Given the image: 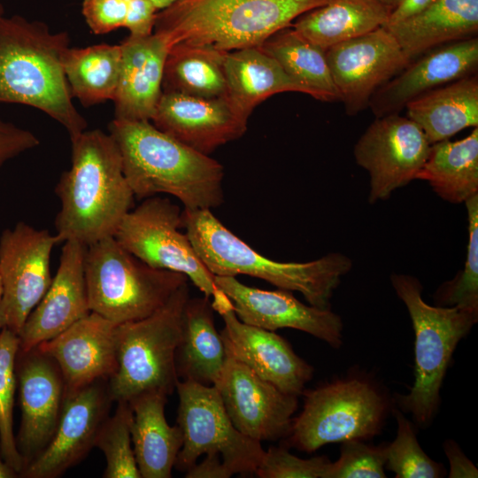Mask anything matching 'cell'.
I'll return each instance as SVG.
<instances>
[{
    "label": "cell",
    "mask_w": 478,
    "mask_h": 478,
    "mask_svg": "<svg viewBox=\"0 0 478 478\" xmlns=\"http://www.w3.org/2000/svg\"><path fill=\"white\" fill-rule=\"evenodd\" d=\"M469 242L464 269L451 281L443 283L435 294L439 306H459L478 311V194L465 202Z\"/></svg>",
    "instance_id": "74e56055"
},
{
    "label": "cell",
    "mask_w": 478,
    "mask_h": 478,
    "mask_svg": "<svg viewBox=\"0 0 478 478\" xmlns=\"http://www.w3.org/2000/svg\"><path fill=\"white\" fill-rule=\"evenodd\" d=\"M417 179L428 181L441 198L451 204L465 203L478 194V127L461 140L431 144Z\"/></svg>",
    "instance_id": "4dcf8cb0"
},
{
    "label": "cell",
    "mask_w": 478,
    "mask_h": 478,
    "mask_svg": "<svg viewBox=\"0 0 478 478\" xmlns=\"http://www.w3.org/2000/svg\"><path fill=\"white\" fill-rule=\"evenodd\" d=\"M84 267L90 312L116 325L150 315L188 282L182 274L150 266L114 236L87 246Z\"/></svg>",
    "instance_id": "9c48e42d"
},
{
    "label": "cell",
    "mask_w": 478,
    "mask_h": 478,
    "mask_svg": "<svg viewBox=\"0 0 478 478\" xmlns=\"http://www.w3.org/2000/svg\"><path fill=\"white\" fill-rule=\"evenodd\" d=\"M19 474L5 461L0 443V478H15Z\"/></svg>",
    "instance_id": "7dc6e473"
},
{
    "label": "cell",
    "mask_w": 478,
    "mask_h": 478,
    "mask_svg": "<svg viewBox=\"0 0 478 478\" xmlns=\"http://www.w3.org/2000/svg\"><path fill=\"white\" fill-rule=\"evenodd\" d=\"M58 366L65 395L98 381L118 367L117 325L90 312L55 337L36 346Z\"/></svg>",
    "instance_id": "d6986e66"
},
{
    "label": "cell",
    "mask_w": 478,
    "mask_h": 478,
    "mask_svg": "<svg viewBox=\"0 0 478 478\" xmlns=\"http://www.w3.org/2000/svg\"><path fill=\"white\" fill-rule=\"evenodd\" d=\"M304 406L293 418L285 447L312 453L330 443L379 435L391 409L382 387L366 374L353 373L303 391Z\"/></svg>",
    "instance_id": "52a82bcc"
},
{
    "label": "cell",
    "mask_w": 478,
    "mask_h": 478,
    "mask_svg": "<svg viewBox=\"0 0 478 478\" xmlns=\"http://www.w3.org/2000/svg\"><path fill=\"white\" fill-rule=\"evenodd\" d=\"M39 143L33 132L0 118V170L8 161L35 149Z\"/></svg>",
    "instance_id": "b9f144b4"
},
{
    "label": "cell",
    "mask_w": 478,
    "mask_h": 478,
    "mask_svg": "<svg viewBox=\"0 0 478 478\" xmlns=\"http://www.w3.org/2000/svg\"><path fill=\"white\" fill-rule=\"evenodd\" d=\"M330 460L327 456L301 459L285 446L265 451L255 472L261 478H327Z\"/></svg>",
    "instance_id": "ab89813d"
},
{
    "label": "cell",
    "mask_w": 478,
    "mask_h": 478,
    "mask_svg": "<svg viewBox=\"0 0 478 478\" xmlns=\"http://www.w3.org/2000/svg\"><path fill=\"white\" fill-rule=\"evenodd\" d=\"M209 297L188 299L182 333L175 353L179 380L217 386L226 366L227 353L220 333L215 328Z\"/></svg>",
    "instance_id": "d4e9b609"
},
{
    "label": "cell",
    "mask_w": 478,
    "mask_h": 478,
    "mask_svg": "<svg viewBox=\"0 0 478 478\" xmlns=\"http://www.w3.org/2000/svg\"><path fill=\"white\" fill-rule=\"evenodd\" d=\"M182 211L166 197L145 198L130 210L116 231L115 239L151 267L184 274L203 294L212 297L214 312L233 310L215 276L197 254L188 235L181 232Z\"/></svg>",
    "instance_id": "30bf717a"
},
{
    "label": "cell",
    "mask_w": 478,
    "mask_h": 478,
    "mask_svg": "<svg viewBox=\"0 0 478 478\" xmlns=\"http://www.w3.org/2000/svg\"><path fill=\"white\" fill-rule=\"evenodd\" d=\"M81 12L94 34H107L124 27L127 0H83Z\"/></svg>",
    "instance_id": "60d3db41"
},
{
    "label": "cell",
    "mask_w": 478,
    "mask_h": 478,
    "mask_svg": "<svg viewBox=\"0 0 478 478\" xmlns=\"http://www.w3.org/2000/svg\"><path fill=\"white\" fill-rule=\"evenodd\" d=\"M436 0H401L389 12L387 26H392L417 15L429 7Z\"/></svg>",
    "instance_id": "bcb514c9"
},
{
    "label": "cell",
    "mask_w": 478,
    "mask_h": 478,
    "mask_svg": "<svg viewBox=\"0 0 478 478\" xmlns=\"http://www.w3.org/2000/svg\"><path fill=\"white\" fill-rule=\"evenodd\" d=\"M55 235L19 221L0 235L2 301L0 323L19 335L28 315L49 289Z\"/></svg>",
    "instance_id": "7c38bea8"
},
{
    "label": "cell",
    "mask_w": 478,
    "mask_h": 478,
    "mask_svg": "<svg viewBox=\"0 0 478 478\" xmlns=\"http://www.w3.org/2000/svg\"><path fill=\"white\" fill-rule=\"evenodd\" d=\"M108 381L65 395L55 433L46 448L22 470L27 478H56L80 463L95 447L111 403Z\"/></svg>",
    "instance_id": "e0dca14e"
},
{
    "label": "cell",
    "mask_w": 478,
    "mask_h": 478,
    "mask_svg": "<svg viewBox=\"0 0 478 478\" xmlns=\"http://www.w3.org/2000/svg\"><path fill=\"white\" fill-rule=\"evenodd\" d=\"M226 97L249 119L257 105L282 92L310 93L291 78L260 46L228 51L224 58Z\"/></svg>",
    "instance_id": "83f0119b"
},
{
    "label": "cell",
    "mask_w": 478,
    "mask_h": 478,
    "mask_svg": "<svg viewBox=\"0 0 478 478\" xmlns=\"http://www.w3.org/2000/svg\"><path fill=\"white\" fill-rule=\"evenodd\" d=\"M19 351V335L3 328L0 334V443L5 461L19 476L24 468V461L18 451L13 431Z\"/></svg>",
    "instance_id": "d590c367"
},
{
    "label": "cell",
    "mask_w": 478,
    "mask_h": 478,
    "mask_svg": "<svg viewBox=\"0 0 478 478\" xmlns=\"http://www.w3.org/2000/svg\"><path fill=\"white\" fill-rule=\"evenodd\" d=\"M390 281L408 310L415 337L414 382L408 394L396 395L395 401L418 427L426 428L438 412L441 387L455 349L477 322L478 311L429 305L412 275L393 274Z\"/></svg>",
    "instance_id": "8992f818"
},
{
    "label": "cell",
    "mask_w": 478,
    "mask_h": 478,
    "mask_svg": "<svg viewBox=\"0 0 478 478\" xmlns=\"http://www.w3.org/2000/svg\"><path fill=\"white\" fill-rule=\"evenodd\" d=\"M226 53L204 46L171 47L165 63L162 91L204 98L226 96Z\"/></svg>",
    "instance_id": "d6a6232c"
},
{
    "label": "cell",
    "mask_w": 478,
    "mask_h": 478,
    "mask_svg": "<svg viewBox=\"0 0 478 478\" xmlns=\"http://www.w3.org/2000/svg\"><path fill=\"white\" fill-rule=\"evenodd\" d=\"M109 134L120 150L135 197H177L184 210H212L224 200L223 166L157 128L150 120H116Z\"/></svg>",
    "instance_id": "7a4b0ae2"
},
{
    "label": "cell",
    "mask_w": 478,
    "mask_h": 478,
    "mask_svg": "<svg viewBox=\"0 0 478 478\" xmlns=\"http://www.w3.org/2000/svg\"><path fill=\"white\" fill-rule=\"evenodd\" d=\"M389 16L377 0H328L299 16L292 27L327 50L385 27Z\"/></svg>",
    "instance_id": "f546056e"
},
{
    "label": "cell",
    "mask_w": 478,
    "mask_h": 478,
    "mask_svg": "<svg viewBox=\"0 0 478 478\" xmlns=\"http://www.w3.org/2000/svg\"><path fill=\"white\" fill-rule=\"evenodd\" d=\"M215 283L230 299L236 317L246 324L271 331L294 328L326 342L332 348L342 346L343 321L330 308L305 305L289 290L250 287L234 276H215Z\"/></svg>",
    "instance_id": "2e32d148"
},
{
    "label": "cell",
    "mask_w": 478,
    "mask_h": 478,
    "mask_svg": "<svg viewBox=\"0 0 478 478\" xmlns=\"http://www.w3.org/2000/svg\"><path fill=\"white\" fill-rule=\"evenodd\" d=\"M211 211L183 210L182 227L199 258L214 276L256 277L277 289L301 293L311 305L330 308L334 291L351 269V258L337 252L304 263L267 258L226 227Z\"/></svg>",
    "instance_id": "277c9868"
},
{
    "label": "cell",
    "mask_w": 478,
    "mask_h": 478,
    "mask_svg": "<svg viewBox=\"0 0 478 478\" xmlns=\"http://www.w3.org/2000/svg\"><path fill=\"white\" fill-rule=\"evenodd\" d=\"M71 143V166L55 188L60 201L55 235L58 243L77 241L88 246L114 236L135 196L110 134L86 129Z\"/></svg>",
    "instance_id": "6da1fadb"
},
{
    "label": "cell",
    "mask_w": 478,
    "mask_h": 478,
    "mask_svg": "<svg viewBox=\"0 0 478 478\" xmlns=\"http://www.w3.org/2000/svg\"><path fill=\"white\" fill-rule=\"evenodd\" d=\"M133 410L127 401L117 402L111 417L102 423L95 441L104 455V478H141L132 443Z\"/></svg>",
    "instance_id": "e575fe53"
},
{
    "label": "cell",
    "mask_w": 478,
    "mask_h": 478,
    "mask_svg": "<svg viewBox=\"0 0 478 478\" xmlns=\"http://www.w3.org/2000/svg\"><path fill=\"white\" fill-rule=\"evenodd\" d=\"M121 47V69L113 100L116 120H150L162 94L166 40L153 33L127 37Z\"/></svg>",
    "instance_id": "cb8c5ba5"
},
{
    "label": "cell",
    "mask_w": 478,
    "mask_h": 478,
    "mask_svg": "<svg viewBox=\"0 0 478 478\" xmlns=\"http://www.w3.org/2000/svg\"><path fill=\"white\" fill-rule=\"evenodd\" d=\"M166 395L142 394L129 404L133 410L132 443L141 478H169L183 436L180 427L170 426L165 416Z\"/></svg>",
    "instance_id": "484cf974"
},
{
    "label": "cell",
    "mask_w": 478,
    "mask_h": 478,
    "mask_svg": "<svg viewBox=\"0 0 478 478\" xmlns=\"http://www.w3.org/2000/svg\"><path fill=\"white\" fill-rule=\"evenodd\" d=\"M158 8L149 0H127L124 27L130 36L144 37L153 34Z\"/></svg>",
    "instance_id": "7bdbcfd3"
},
{
    "label": "cell",
    "mask_w": 478,
    "mask_h": 478,
    "mask_svg": "<svg viewBox=\"0 0 478 478\" xmlns=\"http://www.w3.org/2000/svg\"><path fill=\"white\" fill-rule=\"evenodd\" d=\"M310 96L323 102L339 101L326 58V50L292 27H285L260 45Z\"/></svg>",
    "instance_id": "1f68e13d"
},
{
    "label": "cell",
    "mask_w": 478,
    "mask_h": 478,
    "mask_svg": "<svg viewBox=\"0 0 478 478\" xmlns=\"http://www.w3.org/2000/svg\"><path fill=\"white\" fill-rule=\"evenodd\" d=\"M230 476L222 461L213 457H204L201 462L196 463L185 472V477L188 478H228Z\"/></svg>",
    "instance_id": "f6af8a7d"
},
{
    "label": "cell",
    "mask_w": 478,
    "mask_h": 478,
    "mask_svg": "<svg viewBox=\"0 0 478 478\" xmlns=\"http://www.w3.org/2000/svg\"><path fill=\"white\" fill-rule=\"evenodd\" d=\"M326 58L350 116L368 107L373 95L410 63L386 27L327 49Z\"/></svg>",
    "instance_id": "5bb4252c"
},
{
    "label": "cell",
    "mask_w": 478,
    "mask_h": 478,
    "mask_svg": "<svg viewBox=\"0 0 478 478\" xmlns=\"http://www.w3.org/2000/svg\"><path fill=\"white\" fill-rule=\"evenodd\" d=\"M328 0H176L157 13L153 33L177 44L228 52L260 46Z\"/></svg>",
    "instance_id": "5b68a950"
},
{
    "label": "cell",
    "mask_w": 478,
    "mask_h": 478,
    "mask_svg": "<svg viewBox=\"0 0 478 478\" xmlns=\"http://www.w3.org/2000/svg\"><path fill=\"white\" fill-rule=\"evenodd\" d=\"M189 298L186 282L150 315L117 325L118 367L107 382L113 402H129L149 392H173L179 380L175 353Z\"/></svg>",
    "instance_id": "ba28073f"
},
{
    "label": "cell",
    "mask_w": 478,
    "mask_h": 478,
    "mask_svg": "<svg viewBox=\"0 0 478 478\" xmlns=\"http://www.w3.org/2000/svg\"><path fill=\"white\" fill-rule=\"evenodd\" d=\"M215 387L229 419L242 434L260 443L287 437L298 406L297 396L260 378L228 353Z\"/></svg>",
    "instance_id": "9a60e30c"
},
{
    "label": "cell",
    "mask_w": 478,
    "mask_h": 478,
    "mask_svg": "<svg viewBox=\"0 0 478 478\" xmlns=\"http://www.w3.org/2000/svg\"><path fill=\"white\" fill-rule=\"evenodd\" d=\"M407 117L433 144L459 131L478 127V76H466L433 89L411 100Z\"/></svg>",
    "instance_id": "f1b7e54d"
},
{
    "label": "cell",
    "mask_w": 478,
    "mask_h": 478,
    "mask_svg": "<svg viewBox=\"0 0 478 478\" xmlns=\"http://www.w3.org/2000/svg\"><path fill=\"white\" fill-rule=\"evenodd\" d=\"M386 27L411 62L436 47L474 37L478 0H436L420 13Z\"/></svg>",
    "instance_id": "4316f807"
},
{
    "label": "cell",
    "mask_w": 478,
    "mask_h": 478,
    "mask_svg": "<svg viewBox=\"0 0 478 478\" xmlns=\"http://www.w3.org/2000/svg\"><path fill=\"white\" fill-rule=\"evenodd\" d=\"M87 245L66 241L56 274L19 334V351H27L62 333L90 312L85 280Z\"/></svg>",
    "instance_id": "44dd1931"
},
{
    "label": "cell",
    "mask_w": 478,
    "mask_h": 478,
    "mask_svg": "<svg viewBox=\"0 0 478 478\" xmlns=\"http://www.w3.org/2000/svg\"><path fill=\"white\" fill-rule=\"evenodd\" d=\"M16 374L21 420L15 437L25 467L46 448L55 433L65 384L57 363L37 348L19 351Z\"/></svg>",
    "instance_id": "ac0fdd59"
},
{
    "label": "cell",
    "mask_w": 478,
    "mask_h": 478,
    "mask_svg": "<svg viewBox=\"0 0 478 478\" xmlns=\"http://www.w3.org/2000/svg\"><path fill=\"white\" fill-rule=\"evenodd\" d=\"M2 294H3V289H2V283H1V279H0V305H1V301H2ZM2 329L3 328L0 323V334H1Z\"/></svg>",
    "instance_id": "f907efd6"
},
{
    "label": "cell",
    "mask_w": 478,
    "mask_h": 478,
    "mask_svg": "<svg viewBox=\"0 0 478 478\" xmlns=\"http://www.w3.org/2000/svg\"><path fill=\"white\" fill-rule=\"evenodd\" d=\"M379 1L382 5H384L389 12L395 9L398 4L401 2V0H377Z\"/></svg>",
    "instance_id": "681fc988"
},
{
    "label": "cell",
    "mask_w": 478,
    "mask_h": 478,
    "mask_svg": "<svg viewBox=\"0 0 478 478\" xmlns=\"http://www.w3.org/2000/svg\"><path fill=\"white\" fill-rule=\"evenodd\" d=\"M63 61L71 94L84 106L114 100L121 69L120 44L69 47Z\"/></svg>",
    "instance_id": "836d02e7"
},
{
    "label": "cell",
    "mask_w": 478,
    "mask_h": 478,
    "mask_svg": "<svg viewBox=\"0 0 478 478\" xmlns=\"http://www.w3.org/2000/svg\"><path fill=\"white\" fill-rule=\"evenodd\" d=\"M478 38L450 42L412 60L382 85L368 106L375 117L399 113L413 98L433 89L476 73Z\"/></svg>",
    "instance_id": "7402d4cb"
},
{
    "label": "cell",
    "mask_w": 478,
    "mask_h": 478,
    "mask_svg": "<svg viewBox=\"0 0 478 478\" xmlns=\"http://www.w3.org/2000/svg\"><path fill=\"white\" fill-rule=\"evenodd\" d=\"M386 446H374L362 440L342 442L340 457L330 462L327 478H384Z\"/></svg>",
    "instance_id": "f35d334b"
},
{
    "label": "cell",
    "mask_w": 478,
    "mask_h": 478,
    "mask_svg": "<svg viewBox=\"0 0 478 478\" xmlns=\"http://www.w3.org/2000/svg\"><path fill=\"white\" fill-rule=\"evenodd\" d=\"M396 418L397 436L386 445L385 468L397 478H439L444 467L430 459L420 447L412 423L400 409H392Z\"/></svg>",
    "instance_id": "8d00e7d4"
},
{
    "label": "cell",
    "mask_w": 478,
    "mask_h": 478,
    "mask_svg": "<svg viewBox=\"0 0 478 478\" xmlns=\"http://www.w3.org/2000/svg\"><path fill=\"white\" fill-rule=\"evenodd\" d=\"M220 316L224 322L220 334L229 355L281 390L302 395L312 378L313 367L283 337L274 331L241 321L234 310Z\"/></svg>",
    "instance_id": "603a6c76"
},
{
    "label": "cell",
    "mask_w": 478,
    "mask_h": 478,
    "mask_svg": "<svg viewBox=\"0 0 478 478\" xmlns=\"http://www.w3.org/2000/svg\"><path fill=\"white\" fill-rule=\"evenodd\" d=\"M443 450L450 463V478L478 477V470L474 463L464 454L460 447L453 440L443 443Z\"/></svg>",
    "instance_id": "ee69618b"
},
{
    "label": "cell",
    "mask_w": 478,
    "mask_h": 478,
    "mask_svg": "<svg viewBox=\"0 0 478 478\" xmlns=\"http://www.w3.org/2000/svg\"><path fill=\"white\" fill-rule=\"evenodd\" d=\"M4 16V6L3 4H1L0 2V19H2V17Z\"/></svg>",
    "instance_id": "816d5d0a"
},
{
    "label": "cell",
    "mask_w": 478,
    "mask_h": 478,
    "mask_svg": "<svg viewBox=\"0 0 478 478\" xmlns=\"http://www.w3.org/2000/svg\"><path fill=\"white\" fill-rule=\"evenodd\" d=\"M151 123L159 130L206 155L240 138L248 119L226 96L204 98L162 91Z\"/></svg>",
    "instance_id": "ffe728a7"
},
{
    "label": "cell",
    "mask_w": 478,
    "mask_h": 478,
    "mask_svg": "<svg viewBox=\"0 0 478 478\" xmlns=\"http://www.w3.org/2000/svg\"><path fill=\"white\" fill-rule=\"evenodd\" d=\"M151 2L158 10L165 9L173 4L176 0H149Z\"/></svg>",
    "instance_id": "c3c4849f"
},
{
    "label": "cell",
    "mask_w": 478,
    "mask_h": 478,
    "mask_svg": "<svg viewBox=\"0 0 478 478\" xmlns=\"http://www.w3.org/2000/svg\"><path fill=\"white\" fill-rule=\"evenodd\" d=\"M177 425L183 443L174 467L187 472L202 455L220 459L230 474H255L264 455L261 443L238 431L215 386L178 380Z\"/></svg>",
    "instance_id": "8fae6325"
},
{
    "label": "cell",
    "mask_w": 478,
    "mask_h": 478,
    "mask_svg": "<svg viewBox=\"0 0 478 478\" xmlns=\"http://www.w3.org/2000/svg\"><path fill=\"white\" fill-rule=\"evenodd\" d=\"M430 146L422 129L407 116L376 117L353 149L356 162L370 175L369 203L387 199L416 180Z\"/></svg>",
    "instance_id": "4fadbf2b"
},
{
    "label": "cell",
    "mask_w": 478,
    "mask_h": 478,
    "mask_svg": "<svg viewBox=\"0 0 478 478\" xmlns=\"http://www.w3.org/2000/svg\"><path fill=\"white\" fill-rule=\"evenodd\" d=\"M67 32L20 15L0 19V103L36 108L55 120L70 139L87 129L72 101L64 70Z\"/></svg>",
    "instance_id": "3957f363"
}]
</instances>
